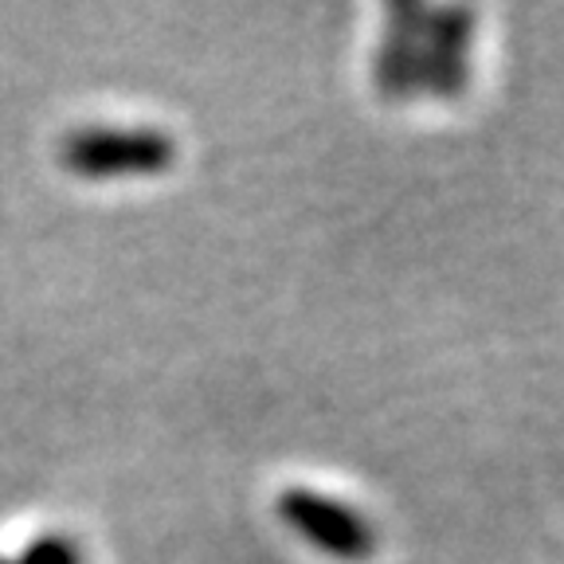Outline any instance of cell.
Returning <instances> with one entry per match:
<instances>
[{"label": "cell", "mask_w": 564, "mask_h": 564, "mask_svg": "<svg viewBox=\"0 0 564 564\" xmlns=\"http://www.w3.org/2000/svg\"><path fill=\"white\" fill-rule=\"evenodd\" d=\"M427 4H388L384 12V40L372 52V87L388 102H408L423 95V24Z\"/></svg>", "instance_id": "obj_3"}, {"label": "cell", "mask_w": 564, "mask_h": 564, "mask_svg": "<svg viewBox=\"0 0 564 564\" xmlns=\"http://www.w3.org/2000/svg\"><path fill=\"white\" fill-rule=\"evenodd\" d=\"M17 564H83V553H79V545H75L70 538L47 533V538L32 541Z\"/></svg>", "instance_id": "obj_5"}, {"label": "cell", "mask_w": 564, "mask_h": 564, "mask_svg": "<svg viewBox=\"0 0 564 564\" xmlns=\"http://www.w3.org/2000/svg\"><path fill=\"white\" fill-rule=\"evenodd\" d=\"M475 9H432L423 24V95L458 98L470 83V47H475Z\"/></svg>", "instance_id": "obj_4"}, {"label": "cell", "mask_w": 564, "mask_h": 564, "mask_svg": "<svg viewBox=\"0 0 564 564\" xmlns=\"http://www.w3.org/2000/svg\"><path fill=\"white\" fill-rule=\"evenodd\" d=\"M63 169L83 181H118V176H158L176 165V141L165 130H75L59 150Z\"/></svg>", "instance_id": "obj_1"}, {"label": "cell", "mask_w": 564, "mask_h": 564, "mask_svg": "<svg viewBox=\"0 0 564 564\" xmlns=\"http://www.w3.org/2000/svg\"><path fill=\"white\" fill-rule=\"evenodd\" d=\"M274 510L306 545H314L317 553L334 556L341 564H365L380 545L377 529L361 510H352L349 502H337L329 494L310 490V486H286L274 498Z\"/></svg>", "instance_id": "obj_2"}, {"label": "cell", "mask_w": 564, "mask_h": 564, "mask_svg": "<svg viewBox=\"0 0 564 564\" xmlns=\"http://www.w3.org/2000/svg\"><path fill=\"white\" fill-rule=\"evenodd\" d=\"M0 564H17V561H0Z\"/></svg>", "instance_id": "obj_6"}]
</instances>
